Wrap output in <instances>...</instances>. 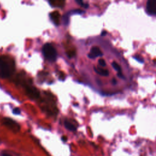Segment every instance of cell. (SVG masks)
Instances as JSON below:
<instances>
[{"mask_svg":"<svg viewBox=\"0 0 156 156\" xmlns=\"http://www.w3.org/2000/svg\"><path fill=\"white\" fill-rule=\"evenodd\" d=\"M13 69L12 64L8 61V59L0 58V77L9 78L11 75Z\"/></svg>","mask_w":156,"mask_h":156,"instance_id":"cell-1","label":"cell"},{"mask_svg":"<svg viewBox=\"0 0 156 156\" xmlns=\"http://www.w3.org/2000/svg\"><path fill=\"white\" fill-rule=\"evenodd\" d=\"M42 53L45 59L49 61H55L57 58V52L55 48L49 43H46L42 48Z\"/></svg>","mask_w":156,"mask_h":156,"instance_id":"cell-2","label":"cell"},{"mask_svg":"<svg viewBox=\"0 0 156 156\" xmlns=\"http://www.w3.org/2000/svg\"><path fill=\"white\" fill-rule=\"evenodd\" d=\"M3 122L4 125L15 132H17L20 129V126L18 125V124L10 118H4Z\"/></svg>","mask_w":156,"mask_h":156,"instance_id":"cell-3","label":"cell"},{"mask_svg":"<svg viewBox=\"0 0 156 156\" xmlns=\"http://www.w3.org/2000/svg\"><path fill=\"white\" fill-rule=\"evenodd\" d=\"M146 11L149 15H156V0H149L147 2Z\"/></svg>","mask_w":156,"mask_h":156,"instance_id":"cell-4","label":"cell"},{"mask_svg":"<svg viewBox=\"0 0 156 156\" xmlns=\"http://www.w3.org/2000/svg\"><path fill=\"white\" fill-rule=\"evenodd\" d=\"M102 56V53L101 49L97 46H93L91 48L90 53L88 55V57L90 59H95Z\"/></svg>","mask_w":156,"mask_h":156,"instance_id":"cell-5","label":"cell"},{"mask_svg":"<svg viewBox=\"0 0 156 156\" xmlns=\"http://www.w3.org/2000/svg\"><path fill=\"white\" fill-rule=\"evenodd\" d=\"M95 71L98 73V75L102 76H105V77H107L109 76V70L108 69L106 68H103L102 67H97V68H95Z\"/></svg>","mask_w":156,"mask_h":156,"instance_id":"cell-6","label":"cell"},{"mask_svg":"<svg viewBox=\"0 0 156 156\" xmlns=\"http://www.w3.org/2000/svg\"><path fill=\"white\" fill-rule=\"evenodd\" d=\"M64 125H65V127L70 131H75L76 130V128L73 124H71L68 121H65Z\"/></svg>","mask_w":156,"mask_h":156,"instance_id":"cell-7","label":"cell"},{"mask_svg":"<svg viewBox=\"0 0 156 156\" xmlns=\"http://www.w3.org/2000/svg\"><path fill=\"white\" fill-rule=\"evenodd\" d=\"M98 64L100 65V67H102V68L105 67L106 66V62L105 60L103 59H99L98 60Z\"/></svg>","mask_w":156,"mask_h":156,"instance_id":"cell-8","label":"cell"},{"mask_svg":"<svg viewBox=\"0 0 156 156\" xmlns=\"http://www.w3.org/2000/svg\"><path fill=\"white\" fill-rule=\"evenodd\" d=\"M76 2H77V3H78L80 6H82V7H84V8H87L88 7V4H85V3H84L82 1H76Z\"/></svg>","mask_w":156,"mask_h":156,"instance_id":"cell-9","label":"cell"},{"mask_svg":"<svg viewBox=\"0 0 156 156\" xmlns=\"http://www.w3.org/2000/svg\"><path fill=\"white\" fill-rule=\"evenodd\" d=\"M13 113L14 114H15V115H19V114H21V111H20V109L19 108H14L13 109Z\"/></svg>","mask_w":156,"mask_h":156,"instance_id":"cell-10","label":"cell"},{"mask_svg":"<svg viewBox=\"0 0 156 156\" xmlns=\"http://www.w3.org/2000/svg\"><path fill=\"white\" fill-rule=\"evenodd\" d=\"M2 156H12V155L9 154H7V153H2Z\"/></svg>","mask_w":156,"mask_h":156,"instance_id":"cell-11","label":"cell"},{"mask_svg":"<svg viewBox=\"0 0 156 156\" xmlns=\"http://www.w3.org/2000/svg\"><path fill=\"white\" fill-rule=\"evenodd\" d=\"M106 32L105 31V32H102V35H105V34H106Z\"/></svg>","mask_w":156,"mask_h":156,"instance_id":"cell-12","label":"cell"}]
</instances>
